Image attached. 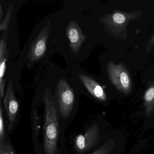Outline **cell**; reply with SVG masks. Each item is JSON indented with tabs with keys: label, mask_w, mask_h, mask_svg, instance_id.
<instances>
[{
	"label": "cell",
	"mask_w": 154,
	"mask_h": 154,
	"mask_svg": "<svg viewBox=\"0 0 154 154\" xmlns=\"http://www.w3.org/2000/svg\"><path fill=\"white\" fill-rule=\"evenodd\" d=\"M63 8L49 15L53 23L57 53L68 68L80 66L90 54V21L83 2H65Z\"/></svg>",
	"instance_id": "6da1fadb"
},
{
	"label": "cell",
	"mask_w": 154,
	"mask_h": 154,
	"mask_svg": "<svg viewBox=\"0 0 154 154\" xmlns=\"http://www.w3.org/2000/svg\"><path fill=\"white\" fill-rule=\"evenodd\" d=\"M36 84L31 109L32 139L35 154H68L65 135L51 90L40 81Z\"/></svg>",
	"instance_id": "7a4b0ae2"
},
{
	"label": "cell",
	"mask_w": 154,
	"mask_h": 154,
	"mask_svg": "<svg viewBox=\"0 0 154 154\" xmlns=\"http://www.w3.org/2000/svg\"><path fill=\"white\" fill-rule=\"evenodd\" d=\"M42 82L53 93L58 111L60 127L65 135L79 108L80 94L70 75L69 69H64L50 61L36 75L34 81Z\"/></svg>",
	"instance_id": "3957f363"
},
{
	"label": "cell",
	"mask_w": 154,
	"mask_h": 154,
	"mask_svg": "<svg viewBox=\"0 0 154 154\" xmlns=\"http://www.w3.org/2000/svg\"><path fill=\"white\" fill-rule=\"evenodd\" d=\"M57 53L53 23L49 16L40 21L31 32L28 41L17 59L24 67L37 70V73Z\"/></svg>",
	"instance_id": "277c9868"
},
{
	"label": "cell",
	"mask_w": 154,
	"mask_h": 154,
	"mask_svg": "<svg viewBox=\"0 0 154 154\" xmlns=\"http://www.w3.org/2000/svg\"><path fill=\"white\" fill-rule=\"evenodd\" d=\"M70 75L80 94L100 102H105L107 96L100 84L80 66L68 68Z\"/></svg>",
	"instance_id": "5b68a950"
},
{
	"label": "cell",
	"mask_w": 154,
	"mask_h": 154,
	"mask_svg": "<svg viewBox=\"0 0 154 154\" xmlns=\"http://www.w3.org/2000/svg\"><path fill=\"white\" fill-rule=\"evenodd\" d=\"M84 125L80 131L74 132L70 137L72 150L74 154H90L100 140V129L97 123Z\"/></svg>",
	"instance_id": "8992f818"
},
{
	"label": "cell",
	"mask_w": 154,
	"mask_h": 154,
	"mask_svg": "<svg viewBox=\"0 0 154 154\" xmlns=\"http://www.w3.org/2000/svg\"><path fill=\"white\" fill-rule=\"evenodd\" d=\"M5 89V94L3 99L4 109L8 115V131L9 133L11 134L18 123L20 107L12 81H8V85Z\"/></svg>",
	"instance_id": "52a82bcc"
},
{
	"label": "cell",
	"mask_w": 154,
	"mask_h": 154,
	"mask_svg": "<svg viewBox=\"0 0 154 154\" xmlns=\"http://www.w3.org/2000/svg\"><path fill=\"white\" fill-rule=\"evenodd\" d=\"M107 72L115 88L124 94L129 93L132 89V82L128 70L122 63L116 64L109 62L107 65Z\"/></svg>",
	"instance_id": "ba28073f"
},
{
	"label": "cell",
	"mask_w": 154,
	"mask_h": 154,
	"mask_svg": "<svg viewBox=\"0 0 154 154\" xmlns=\"http://www.w3.org/2000/svg\"><path fill=\"white\" fill-rule=\"evenodd\" d=\"M133 15L130 13L115 11L112 14H106L102 17L100 20L111 32L117 34L125 29L129 21L133 18Z\"/></svg>",
	"instance_id": "9c48e42d"
},
{
	"label": "cell",
	"mask_w": 154,
	"mask_h": 154,
	"mask_svg": "<svg viewBox=\"0 0 154 154\" xmlns=\"http://www.w3.org/2000/svg\"><path fill=\"white\" fill-rule=\"evenodd\" d=\"M0 39V100L4 98L6 88V74L9 60V50L8 45V34L2 32Z\"/></svg>",
	"instance_id": "30bf717a"
},
{
	"label": "cell",
	"mask_w": 154,
	"mask_h": 154,
	"mask_svg": "<svg viewBox=\"0 0 154 154\" xmlns=\"http://www.w3.org/2000/svg\"><path fill=\"white\" fill-rule=\"evenodd\" d=\"M144 105L146 115L150 116L152 115L154 111V81L145 92Z\"/></svg>",
	"instance_id": "8fae6325"
},
{
	"label": "cell",
	"mask_w": 154,
	"mask_h": 154,
	"mask_svg": "<svg viewBox=\"0 0 154 154\" xmlns=\"http://www.w3.org/2000/svg\"><path fill=\"white\" fill-rule=\"evenodd\" d=\"M2 100H0V146H3L7 140L5 121L4 119V111Z\"/></svg>",
	"instance_id": "7c38bea8"
},
{
	"label": "cell",
	"mask_w": 154,
	"mask_h": 154,
	"mask_svg": "<svg viewBox=\"0 0 154 154\" xmlns=\"http://www.w3.org/2000/svg\"><path fill=\"white\" fill-rule=\"evenodd\" d=\"M113 142L109 140L90 154H110L113 148Z\"/></svg>",
	"instance_id": "4fadbf2b"
},
{
	"label": "cell",
	"mask_w": 154,
	"mask_h": 154,
	"mask_svg": "<svg viewBox=\"0 0 154 154\" xmlns=\"http://www.w3.org/2000/svg\"><path fill=\"white\" fill-rule=\"evenodd\" d=\"M0 154H17L10 141L8 140V136L4 145L0 146Z\"/></svg>",
	"instance_id": "5bb4252c"
},
{
	"label": "cell",
	"mask_w": 154,
	"mask_h": 154,
	"mask_svg": "<svg viewBox=\"0 0 154 154\" xmlns=\"http://www.w3.org/2000/svg\"><path fill=\"white\" fill-rule=\"evenodd\" d=\"M154 46V33L147 44L146 50L147 52L150 51Z\"/></svg>",
	"instance_id": "9a60e30c"
}]
</instances>
